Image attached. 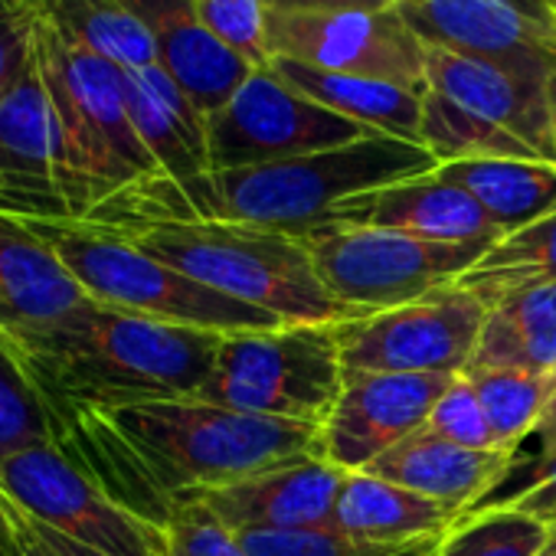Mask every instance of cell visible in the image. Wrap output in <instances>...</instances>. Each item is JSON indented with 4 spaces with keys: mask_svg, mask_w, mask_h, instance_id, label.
I'll return each instance as SVG.
<instances>
[{
    "mask_svg": "<svg viewBox=\"0 0 556 556\" xmlns=\"http://www.w3.org/2000/svg\"><path fill=\"white\" fill-rule=\"evenodd\" d=\"M328 226L393 229L432 242L497 245L504 239L484 216V210L462 187L442 180L435 170L344 200Z\"/></svg>",
    "mask_w": 556,
    "mask_h": 556,
    "instance_id": "cell-17",
    "label": "cell"
},
{
    "mask_svg": "<svg viewBox=\"0 0 556 556\" xmlns=\"http://www.w3.org/2000/svg\"><path fill=\"white\" fill-rule=\"evenodd\" d=\"M0 556H24L21 536H17V507L0 488Z\"/></svg>",
    "mask_w": 556,
    "mask_h": 556,
    "instance_id": "cell-39",
    "label": "cell"
},
{
    "mask_svg": "<svg viewBox=\"0 0 556 556\" xmlns=\"http://www.w3.org/2000/svg\"><path fill=\"white\" fill-rule=\"evenodd\" d=\"M27 226L53 245L79 289L99 305L213 334L265 331L286 325L262 308L242 305L200 286L197 278L141 252L109 229L79 219H27Z\"/></svg>",
    "mask_w": 556,
    "mask_h": 556,
    "instance_id": "cell-6",
    "label": "cell"
},
{
    "mask_svg": "<svg viewBox=\"0 0 556 556\" xmlns=\"http://www.w3.org/2000/svg\"><path fill=\"white\" fill-rule=\"evenodd\" d=\"M517 458V452L462 448L422 426L419 432L374 458L364 471L468 514L507 478Z\"/></svg>",
    "mask_w": 556,
    "mask_h": 556,
    "instance_id": "cell-21",
    "label": "cell"
},
{
    "mask_svg": "<svg viewBox=\"0 0 556 556\" xmlns=\"http://www.w3.org/2000/svg\"><path fill=\"white\" fill-rule=\"evenodd\" d=\"M47 0H0V8H17V11H34L40 14Z\"/></svg>",
    "mask_w": 556,
    "mask_h": 556,
    "instance_id": "cell-42",
    "label": "cell"
},
{
    "mask_svg": "<svg viewBox=\"0 0 556 556\" xmlns=\"http://www.w3.org/2000/svg\"><path fill=\"white\" fill-rule=\"evenodd\" d=\"M494 367L527 374H549L556 367V282L520 289L488 308L475 357L465 370Z\"/></svg>",
    "mask_w": 556,
    "mask_h": 556,
    "instance_id": "cell-25",
    "label": "cell"
},
{
    "mask_svg": "<svg viewBox=\"0 0 556 556\" xmlns=\"http://www.w3.org/2000/svg\"><path fill=\"white\" fill-rule=\"evenodd\" d=\"M50 409L53 445L118 504L161 527L177 494L315 458L321 439V426L236 413L197 396Z\"/></svg>",
    "mask_w": 556,
    "mask_h": 556,
    "instance_id": "cell-1",
    "label": "cell"
},
{
    "mask_svg": "<svg viewBox=\"0 0 556 556\" xmlns=\"http://www.w3.org/2000/svg\"><path fill=\"white\" fill-rule=\"evenodd\" d=\"M37 66L56 115L66 219H83L128 187L161 177L131 125L122 66L70 43L43 17Z\"/></svg>",
    "mask_w": 556,
    "mask_h": 556,
    "instance_id": "cell-4",
    "label": "cell"
},
{
    "mask_svg": "<svg viewBox=\"0 0 556 556\" xmlns=\"http://www.w3.org/2000/svg\"><path fill=\"white\" fill-rule=\"evenodd\" d=\"M40 17L70 43L122 70L157 66V40L135 0H47Z\"/></svg>",
    "mask_w": 556,
    "mask_h": 556,
    "instance_id": "cell-26",
    "label": "cell"
},
{
    "mask_svg": "<svg viewBox=\"0 0 556 556\" xmlns=\"http://www.w3.org/2000/svg\"><path fill=\"white\" fill-rule=\"evenodd\" d=\"M491 507H517L540 520L556 523V455L517 458V465L507 471V478L488 497H481L468 514L491 510Z\"/></svg>",
    "mask_w": 556,
    "mask_h": 556,
    "instance_id": "cell-33",
    "label": "cell"
},
{
    "mask_svg": "<svg viewBox=\"0 0 556 556\" xmlns=\"http://www.w3.org/2000/svg\"><path fill=\"white\" fill-rule=\"evenodd\" d=\"M344 390L338 325H282L223 334L197 400L271 419L325 426Z\"/></svg>",
    "mask_w": 556,
    "mask_h": 556,
    "instance_id": "cell-7",
    "label": "cell"
},
{
    "mask_svg": "<svg viewBox=\"0 0 556 556\" xmlns=\"http://www.w3.org/2000/svg\"><path fill=\"white\" fill-rule=\"evenodd\" d=\"M249 556H439L445 533L416 536L403 543H374L325 530H292V533H236Z\"/></svg>",
    "mask_w": 556,
    "mask_h": 556,
    "instance_id": "cell-31",
    "label": "cell"
},
{
    "mask_svg": "<svg viewBox=\"0 0 556 556\" xmlns=\"http://www.w3.org/2000/svg\"><path fill=\"white\" fill-rule=\"evenodd\" d=\"M533 435L540 442L536 455H556V367L546 374V403H543V413H540Z\"/></svg>",
    "mask_w": 556,
    "mask_h": 556,
    "instance_id": "cell-38",
    "label": "cell"
},
{
    "mask_svg": "<svg viewBox=\"0 0 556 556\" xmlns=\"http://www.w3.org/2000/svg\"><path fill=\"white\" fill-rule=\"evenodd\" d=\"M89 302L53 245L0 210V334L60 321Z\"/></svg>",
    "mask_w": 556,
    "mask_h": 556,
    "instance_id": "cell-20",
    "label": "cell"
},
{
    "mask_svg": "<svg viewBox=\"0 0 556 556\" xmlns=\"http://www.w3.org/2000/svg\"><path fill=\"white\" fill-rule=\"evenodd\" d=\"M540 556H556V533H553V540L546 543V549H543Z\"/></svg>",
    "mask_w": 556,
    "mask_h": 556,
    "instance_id": "cell-45",
    "label": "cell"
},
{
    "mask_svg": "<svg viewBox=\"0 0 556 556\" xmlns=\"http://www.w3.org/2000/svg\"><path fill=\"white\" fill-rule=\"evenodd\" d=\"M488 305L462 286L338 325L348 374H462L478 348Z\"/></svg>",
    "mask_w": 556,
    "mask_h": 556,
    "instance_id": "cell-12",
    "label": "cell"
},
{
    "mask_svg": "<svg viewBox=\"0 0 556 556\" xmlns=\"http://www.w3.org/2000/svg\"><path fill=\"white\" fill-rule=\"evenodd\" d=\"M348 471L321 455L249 475L223 488L184 491L232 533H292L331 527Z\"/></svg>",
    "mask_w": 556,
    "mask_h": 556,
    "instance_id": "cell-16",
    "label": "cell"
},
{
    "mask_svg": "<svg viewBox=\"0 0 556 556\" xmlns=\"http://www.w3.org/2000/svg\"><path fill=\"white\" fill-rule=\"evenodd\" d=\"M0 338L50 406H131L197 396L223 344V334L99 302Z\"/></svg>",
    "mask_w": 556,
    "mask_h": 556,
    "instance_id": "cell-2",
    "label": "cell"
},
{
    "mask_svg": "<svg viewBox=\"0 0 556 556\" xmlns=\"http://www.w3.org/2000/svg\"><path fill=\"white\" fill-rule=\"evenodd\" d=\"M546 96H549V118H553V141H556V73L546 83Z\"/></svg>",
    "mask_w": 556,
    "mask_h": 556,
    "instance_id": "cell-43",
    "label": "cell"
},
{
    "mask_svg": "<svg viewBox=\"0 0 556 556\" xmlns=\"http://www.w3.org/2000/svg\"><path fill=\"white\" fill-rule=\"evenodd\" d=\"M125 102L131 125L154 157L161 177H167L180 193L197 190L210 170L206 118L180 92V86L161 70H125Z\"/></svg>",
    "mask_w": 556,
    "mask_h": 556,
    "instance_id": "cell-19",
    "label": "cell"
},
{
    "mask_svg": "<svg viewBox=\"0 0 556 556\" xmlns=\"http://www.w3.org/2000/svg\"><path fill=\"white\" fill-rule=\"evenodd\" d=\"M56 442V419L37 383L0 338V462Z\"/></svg>",
    "mask_w": 556,
    "mask_h": 556,
    "instance_id": "cell-30",
    "label": "cell"
},
{
    "mask_svg": "<svg viewBox=\"0 0 556 556\" xmlns=\"http://www.w3.org/2000/svg\"><path fill=\"white\" fill-rule=\"evenodd\" d=\"M271 60L426 92V43L396 4L268 14Z\"/></svg>",
    "mask_w": 556,
    "mask_h": 556,
    "instance_id": "cell-10",
    "label": "cell"
},
{
    "mask_svg": "<svg viewBox=\"0 0 556 556\" xmlns=\"http://www.w3.org/2000/svg\"><path fill=\"white\" fill-rule=\"evenodd\" d=\"M435 174L462 187L504 239L556 213V164L546 161H455L439 164Z\"/></svg>",
    "mask_w": 556,
    "mask_h": 556,
    "instance_id": "cell-24",
    "label": "cell"
},
{
    "mask_svg": "<svg viewBox=\"0 0 556 556\" xmlns=\"http://www.w3.org/2000/svg\"><path fill=\"white\" fill-rule=\"evenodd\" d=\"M507 4H514L520 14H527L530 21L536 24H549V14H553V0H507Z\"/></svg>",
    "mask_w": 556,
    "mask_h": 556,
    "instance_id": "cell-41",
    "label": "cell"
},
{
    "mask_svg": "<svg viewBox=\"0 0 556 556\" xmlns=\"http://www.w3.org/2000/svg\"><path fill=\"white\" fill-rule=\"evenodd\" d=\"M89 226L128 239L200 286L286 325H344L367 315L328 292L302 236L219 216H128Z\"/></svg>",
    "mask_w": 556,
    "mask_h": 556,
    "instance_id": "cell-3",
    "label": "cell"
},
{
    "mask_svg": "<svg viewBox=\"0 0 556 556\" xmlns=\"http://www.w3.org/2000/svg\"><path fill=\"white\" fill-rule=\"evenodd\" d=\"M390 0H268L271 11H318V8H387Z\"/></svg>",
    "mask_w": 556,
    "mask_h": 556,
    "instance_id": "cell-40",
    "label": "cell"
},
{
    "mask_svg": "<svg viewBox=\"0 0 556 556\" xmlns=\"http://www.w3.org/2000/svg\"><path fill=\"white\" fill-rule=\"evenodd\" d=\"M268 66L292 89L331 109L334 115L357 122L374 135L422 144V92L396 86V83H383V79L325 73V70H312L292 60H271Z\"/></svg>",
    "mask_w": 556,
    "mask_h": 556,
    "instance_id": "cell-22",
    "label": "cell"
},
{
    "mask_svg": "<svg viewBox=\"0 0 556 556\" xmlns=\"http://www.w3.org/2000/svg\"><path fill=\"white\" fill-rule=\"evenodd\" d=\"M367 135L374 131L312 102L271 66L255 70L239 86V92L216 115L206 118L210 170L292 161L302 154L361 141Z\"/></svg>",
    "mask_w": 556,
    "mask_h": 556,
    "instance_id": "cell-11",
    "label": "cell"
},
{
    "mask_svg": "<svg viewBox=\"0 0 556 556\" xmlns=\"http://www.w3.org/2000/svg\"><path fill=\"white\" fill-rule=\"evenodd\" d=\"M0 210L21 219H66L56 115L34 66L0 99Z\"/></svg>",
    "mask_w": 556,
    "mask_h": 556,
    "instance_id": "cell-15",
    "label": "cell"
},
{
    "mask_svg": "<svg viewBox=\"0 0 556 556\" xmlns=\"http://www.w3.org/2000/svg\"><path fill=\"white\" fill-rule=\"evenodd\" d=\"M37 27H40V14L0 8V99L34 66Z\"/></svg>",
    "mask_w": 556,
    "mask_h": 556,
    "instance_id": "cell-36",
    "label": "cell"
},
{
    "mask_svg": "<svg viewBox=\"0 0 556 556\" xmlns=\"http://www.w3.org/2000/svg\"><path fill=\"white\" fill-rule=\"evenodd\" d=\"M422 148L439 164L484 157L556 164L546 86L426 43Z\"/></svg>",
    "mask_w": 556,
    "mask_h": 556,
    "instance_id": "cell-5",
    "label": "cell"
},
{
    "mask_svg": "<svg viewBox=\"0 0 556 556\" xmlns=\"http://www.w3.org/2000/svg\"><path fill=\"white\" fill-rule=\"evenodd\" d=\"M458 520L462 510L452 504L432 501L419 491L400 488L367 471H348L334 501L331 530L374 543H403L416 536L448 533Z\"/></svg>",
    "mask_w": 556,
    "mask_h": 556,
    "instance_id": "cell-23",
    "label": "cell"
},
{
    "mask_svg": "<svg viewBox=\"0 0 556 556\" xmlns=\"http://www.w3.org/2000/svg\"><path fill=\"white\" fill-rule=\"evenodd\" d=\"M549 34H553V43H556V0H553V14H549Z\"/></svg>",
    "mask_w": 556,
    "mask_h": 556,
    "instance_id": "cell-44",
    "label": "cell"
},
{
    "mask_svg": "<svg viewBox=\"0 0 556 556\" xmlns=\"http://www.w3.org/2000/svg\"><path fill=\"white\" fill-rule=\"evenodd\" d=\"M17 536H21L24 556H105V553H99V549H92L86 543H76L73 536L47 527L43 520L30 517L21 507H17Z\"/></svg>",
    "mask_w": 556,
    "mask_h": 556,
    "instance_id": "cell-37",
    "label": "cell"
},
{
    "mask_svg": "<svg viewBox=\"0 0 556 556\" xmlns=\"http://www.w3.org/2000/svg\"><path fill=\"white\" fill-rule=\"evenodd\" d=\"M400 11L429 47L491 63L540 86L556 73L549 27L530 21L507 0H419Z\"/></svg>",
    "mask_w": 556,
    "mask_h": 556,
    "instance_id": "cell-14",
    "label": "cell"
},
{
    "mask_svg": "<svg viewBox=\"0 0 556 556\" xmlns=\"http://www.w3.org/2000/svg\"><path fill=\"white\" fill-rule=\"evenodd\" d=\"M556 523L517 507H491L465 514L448 533L439 556H540Z\"/></svg>",
    "mask_w": 556,
    "mask_h": 556,
    "instance_id": "cell-28",
    "label": "cell"
},
{
    "mask_svg": "<svg viewBox=\"0 0 556 556\" xmlns=\"http://www.w3.org/2000/svg\"><path fill=\"white\" fill-rule=\"evenodd\" d=\"M0 488L30 517L105 556H170L167 527L118 504L56 445L0 462Z\"/></svg>",
    "mask_w": 556,
    "mask_h": 556,
    "instance_id": "cell-9",
    "label": "cell"
},
{
    "mask_svg": "<svg viewBox=\"0 0 556 556\" xmlns=\"http://www.w3.org/2000/svg\"><path fill=\"white\" fill-rule=\"evenodd\" d=\"M193 17L255 70L271 63L268 47V0H190Z\"/></svg>",
    "mask_w": 556,
    "mask_h": 556,
    "instance_id": "cell-32",
    "label": "cell"
},
{
    "mask_svg": "<svg viewBox=\"0 0 556 556\" xmlns=\"http://www.w3.org/2000/svg\"><path fill=\"white\" fill-rule=\"evenodd\" d=\"M546 282H556V213L491 245L484 258L455 286L478 295L491 308L520 289Z\"/></svg>",
    "mask_w": 556,
    "mask_h": 556,
    "instance_id": "cell-27",
    "label": "cell"
},
{
    "mask_svg": "<svg viewBox=\"0 0 556 556\" xmlns=\"http://www.w3.org/2000/svg\"><path fill=\"white\" fill-rule=\"evenodd\" d=\"M305 242L328 292L367 315L455 286L491 249L481 242H432L361 226H321Z\"/></svg>",
    "mask_w": 556,
    "mask_h": 556,
    "instance_id": "cell-8",
    "label": "cell"
},
{
    "mask_svg": "<svg viewBox=\"0 0 556 556\" xmlns=\"http://www.w3.org/2000/svg\"><path fill=\"white\" fill-rule=\"evenodd\" d=\"M390 4H396V8H409V4H419V0H390Z\"/></svg>",
    "mask_w": 556,
    "mask_h": 556,
    "instance_id": "cell-46",
    "label": "cell"
},
{
    "mask_svg": "<svg viewBox=\"0 0 556 556\" xmlns=\"http://www.w3.org/2000/svg\"><path fill=\"white\" fill-rule=\"evenodd\" d=\"M452 377L458 374H348L321 426L318 455L334 468L364 471L429 422Z\"/></svg>",
    "mask_w": 556,
    "mask_h": 556,
    "instance_id": "cell-13",
    "label": "cell"
},
{
    "mask_svg": "<svg viewBox=\"0 0 556 556\" xmlns=\"http://www.w3.org/2000/svg\"><path fill=\"white\" fill-rule=\"evenodd\" d=\"M167 540H170V556H249L239 536L229 527H223L190 494H177L170 501Z\"/></svg>",
    "mask_w": 556,
    "mask_h": 556,
    "instance_id": "cell-35",
    "label": "cell"
},
{
    "mask_svg": "<svg viewBox=\"0 0 556 556\" xmlns=\"http://www.w3.org/2000/svg\"><path fill=\"white\" fill-rule=\"evenodd\" d=\"M157 40V66L180 86L203 118L216 115L255 66L216 40L190 11V0H135Z\"/></svg>",
    "mask_w": 556,
    "mask_h": 556,
    "instance_id": "cell-18",
    "label": "cell"
},
{
    "mask_svg": "<svg viewBox=\"0 0 556 556\" xmlns=\"http://www.w3.org/2000/svg\"><path fill=\"white\" fill-rule=\"evenodd\" d=\"M475 387L494 439L504 452L520 455V442L536 432L546 403V374L527 370H465Z\"/></svg>",
    "mask_w": 556,
    "mask_h": 556,
    "instance_id": "cell-29",
    "label": "cell"
},
{
    "mask_svg": "<svg viewBox=\"0 0 556 556\" xmlns=\"http://www.w3.org/2000/svg\"><path fill=\"white\" fill-rule=\"evenodd\" d=\"M426 429H432L435 435L462 445V448H481V452H504L494 439V429L484 416V406L475 393V387L468 383L465 374L452 377V383L445 387V393L439 396V403L429 413Z\"/></svg>",
    "mask_w": 556,
    "mask_h": 556,
    "instance_id": "cell-34",
    "label": "cell"
}]
</instances>
